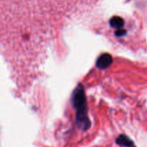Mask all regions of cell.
Segmentation results:
<instances>
[{
  "label": "cell",
  "mask_w": 147,
  "mask_h": 147,
  "mask_svg": "<svg viewBox=\"0 0 147 147\" xmlns=\"http://www.w3.org/2000/svg\"><path fill=\"white\" fill-rule=\"evenodd\" d=\"M112 57L109 54H103V55L100 56L97 60V67L98 68L103 69L109 67L112 64Z\"/></svg>",
  "instance_id": "cell-1"
},
{
  "label": "cell",
  "mask_w": 147,
  "mask_h": 147,
  "mask_svg": "<svg viewBox=\"0 0 147 147\" xmlns=\"http://www.w3.org/2000/svg\"><path fill=\"white\" fill-rule=\"evenodd\" d=\"M116 143L119 144L120 146H123L125 147H136L134 144L131 141L127 136H120L117 139Z\"/></svg>",
  "instance_id": "cell-2"
},
{
  "label": "cell",
  "mask_w": 147,
  "mask_h": 147,
  "mask_svg": "<svg viewBox=\"0 0 147 147\" xmlns=\"http://www.w3.org/2000/svg\"><path fill=\"white\" fill-rule=\"evenodd\" d=\"M111 25L113 27L116 29H121L123 27L124 22H123V20H122L121 17H114L111 20Z\"/></svg>",
  "instance_id": "cell-3"
}]
</instances>
